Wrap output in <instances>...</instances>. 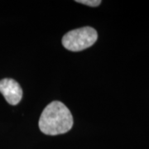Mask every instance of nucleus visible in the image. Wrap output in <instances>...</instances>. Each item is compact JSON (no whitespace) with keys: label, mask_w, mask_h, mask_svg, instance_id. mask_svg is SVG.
Segmentation results:
<instances>
[{"label":"nucleus","mask_w":149,"mask_h":149,"mask_svg":"<svg viewBox=\"0 0 149 149\" xmlns=\"http://www.w3.org/2000/svg\"><path fill=\"white\" fill-rule=\"evenodd\" d=\"M98 39V33L91 27H84L71 30L65 34L62 45L71 52H80L93 46Z\"/></svg>","instance_id":"2"},{"label":"nucleus","mask_w":149,"mask_h":149,"mask_svg":"<svg viewBox=\"0 0 149 149\" xmlns=\"http://www.w3.org/2000/svg\"><path fill=\"white\" fill-rule=\"evenodd\" d=\"M0 93L11 105H17L22 98V90L20 85L10 78L0 80Z\"/></svg>","instance_id":"3"},{"label":"nucleus","mask_w":149,"mask_h":149,"mask_svg":"<svg viewBox=\"0 0 149 149\" xmlns=\"http://www.w3.org/2000/svg\"><path fill=\"white\" fill-rule=\"evenodd\" d=\"M73 123V116L69 109L61 102L53 101L42 113L39 128L44 134L55 136L69 132Z\"/></svg>","instance_id":"1"},{"label":"nucleus","mask_w":149,"mask_h":149,"mask_svg":"<svg viewBox=\"0 0 149 149\" xmlns=\"http://www.w3.org/2000/svg\"><path fill=\"white\" fill-rule=\"evenodd\" d=\"M75 2L90 7H97L101 3L100 0H76Z\"/></svg>","instance_id":"4"}]
</instances>
